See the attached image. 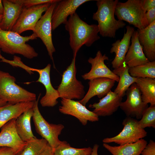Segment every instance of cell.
Returning a JSON list of instances; mask_svg holds the SVG:
<instances>
[{"label": "cell", "mask_w": 155, "mask_h": 155, "mask_svg": "<svg viewBox=\"0 0 155 155\" xmlns=\"http://www.w3.org/2000/svg\"><path fill=\"white\" fill-rule=\"evenodd\" d=\"M1 48L0 47V59H2L3 58V57L2 55H1Z\"/></svg>", "instance_id": "cell-41"}, {"label": "cell", "mask_w": 155, "mask_h": 155, "mask_svg": "<svg viewBox=\"0 0 155 155\" xmlns=\"http://www.w3.org/2000/svg\"><path fill=\"white\" fill-rule=\"evenodd\" d=\"M53 150L54 155H90L92 148L90 147L74 148L71 146L67 142L64 141Z\"/></svg>", "instance_id": "cell-30"}, {"label": "cell", "mask_w": 155, "mask_h": 155, "mask_svg": "<svg viewBox=\"0 0 155 155\" xmlns=\"http://www.w3.org/2000/svg\"><path fill=\"white\" fill-rule=\"evenodd\" d=\"M22 150L6 147H0V155H17Z\"/></svg>", "instance_id": "cell-34"}, {"label": "cell", "mask_w": 155, "mask_h": 155, "mask_svg": "<svg viewBox=\"0 0 155 155\" xmlns=\"http://www.w3.org/2000/svg\"><path fill=\"white\" fill-rule=\"evenodd\" d=\"M129 68L124 62L120 67L112 71L119 77L118 84L114 92L122 97L125 95L126 91L131 85L135 82L137 78L130 75Z\"/></svg>", "instance_id": "cell-26"}, {"label": "cell", "mask_w": 155, "mask_h": 155, "mask_svg": "<svg viewBox=\"0 0 155 155\" xmlns=\"http://www.w3.org/2000/svg\"><path fill=\"white\" fill-rule=\"evenodd\" d=\"M40 95V94L37 100L35 101L33 108L32 119L36 132L47 141L53 150L62 142V141L59 140V136L64 129V126L61 124L49 123L44 118L38 107Z\"/></svg>", "instance_id": "cell-7"}, {"label": "cell", "mask_w": 155, "mask_h": 155, "mask_svg": "<svg viewBox=\"0 0 155 155\" xmlns=\"http://www.w3.org/2000/svg\"><path fill=\"white\" fill-rule=\"evenodd\" d=\"M57 2L50 4L44 13L38 21L33 31L37 38H40L45 46L55 68V67L53 54L55 52V49L52 39L51 17L54 9Z\"/></svg>", "instance_id": "cell-9"}, {"label": "cell", "mask_w": 155, "mask_h": 155, "mask_svg": "<svg viewBox=\"0 0 155 155\" xmlns=\"http://www.w3.org/2000/svg\"><path fill=\"white\" fill-rule=\"evenodd\" d=\"M126 31L124 33L121 40H118L112 44L110 52L115 53V57L111 62L112 67L116 69L124 63L125 57L130 46L132 34L135 30L134 28L130 26L126 27Z\"/></svg>", "instance_id": "cell-18"}, {"label": "cell", "mask_w": 155, "mask_h": 155, "mask_svg": "<svg viewBox=\"0 0 155 155\" xmlns=\"http://www.w3.org/2000/svg\"><path fill=\"white\" fill-rule=\"evenodd\" d=\"M131 44L126 55L124 62L129 68L148 63L138 39L137 30H134L131 39Z\"/></svg>", "instance_id": "cell-21"}, {"label": "cell", "mask_w": 155, "mask_h": 155, "mask_svg": "<svg viewBox=\"0 0 155 155\" xmlns=\"http://www.w3.org/2000/svg\"><path fill=\"white\" fill-rule=\"evenodd\" d=\"M37 38L34 33L29 36H22L16 32L0 28L1 50L9 54H20L30 59L37 57L38 54L34 48L26 43Z\"/></svg>", "instance_id": "cell-3"}, {"label": "cell", "mask_w": 155, "mask_h": 155, "mask_svg": "<svg viewBox=\"0 0 155 155\" xmlns=\"http://www.w3.org/2000/svg\"><path fill=\"white\" fill-rule=\"evenodd\" d=\"M108 60L105 54L102 55L100 51H98L94 58L90 57L88 62L91 65L90 71L82 75L85 80L99 78H110L118 82L119 77L115 74L105 64L104 61Z\"/></svg>", "instance_id": "cell-15"}, {"label": "cell", "mask_w": 155, "mask_h": 155, "mask_svg": "<svg viewBox=\"0 0 155 155\" xmlns=\"http://www.w3.org/2000/svg\"><path fill=\"white\" fill-rule=\"evenodd\" d=\"M96 11L92 18L97 21L99 33L102 36L115 38L117 31L126 25L123 21L117 20L115 13L118 0H98Z\"/></svg>", "instance_id": "cell-2"}, {"label": "cell", "mask_w": 155, "mask_h": 155, "mask_svg": "<svg viewBox=\"0 0 155 155\" xmlns=\"http://www.w3.org/2000/svg\"><path fill=\"white\" fill-rule=\"evenodd\" d=\"M60 0H10L14 3L22 4L23 7H28L34 6L57 2Z\"/></svg>", "instance_id": "cell-32"}, {"label": "cell", "mask_w": 155, "mask_h": 155, "mask_svg": "<svg viewBox=\"0 0 155 155\" xmlns=\"http://www.w3.org/2000/svg\"><path fill=\"white\" fill-rule=\"evenodd\" d=\"M89 80V88L87 93L82 99L79 101L84 106L95 96L101 98L106 96L111 90L116 82L106 78H97Z\"/></svg>", "instance_id": "cell-16"}, {"label": "cell", "mask_w": 155, "mask_h": 155, "mask_svg": "<svg viewBox=\"0 0 155 155\" xmlns=\"http://www.w3.org/2000/svg\"><path fill=\"white\" fill-rule=\"evenodd\" d=\"M146 18L149 25L155 21V7L147 11L146 13Z\"/></svg>", "instance_id": "cell-35"}, {"label": "cell", "mask_w": 155, "mask_h": 155, "mask_svg": "<svg viewBox=\"0 0 155 155\" xmlns=\"http://www.w3.org/2000/svg\"><path fill=\"white\" fill-rule=\"evenodd\" d=\"M155 7V0H144L143 8L146 12Z\"/></svg>", "instance_id": "cell-36"}, {"label": "cell", "mask_w": 155, "mask_h": 155, "mask_svg": "<svg viewBox=\"0 0 155 155\" xmlns=\"http://www.w3.org/2000/svg\"><path fill=\"white\" fill-rule=\"evenodd\" d=\"M3 15H0V22L1 21L3 18Z\"/></svg>", "instance_id": "cell-42"}, {"label": "cell", "mask_w": 155, "mask_h": 155, "mask_svg": "<svg viewBox=\"0 0 155 155\" xmlns=\"http://www.w3.org/2000/svg\"><path fill=\"white\" fill-rule=\"evenodd\" d=\"M7 103L0 99V106H2L6 105Z\"/></svg>", "instance_id": "cell-40"}, {"label": "cell", "mask_w": 155, "mask_h": 155, "mask_svg": "<svg viewBox=\"0 0 155 155\" xmlns=\"http://www.w3.org/2000/svg\"><path fill=\"white\" fill-rule=\"evenodd\" d=\"M138 121L133 118L127 117L123 121V128L117 135L111 137H106L102 140L104 143L114 142L119 145L136 142L147 135L144 129L140 127Z\"/></svg>", "instance_id": "cell-8"}, {"label": "cell", "mask_w": 155, "mask_h": 155, "mask_svg": "<svg viewBox=\"0 0 155 155\" xmlns=\"http://www.w3.org/2000/svg\"><path fill=\"white\" fill-rule=\"evenodd\" d=\"M15 78L0 70V99L10 104L36 100V95L15 83Z\"/></svg>", "instance_id": "cell-4"}, {"label": "cell", "mask_w": 155, "mask_h": 155, "mask_svg": "<svg viewBox=\"0 0 155 155\" xmlns=\"http://www.w3.org/2000/svg\"><path fill=\"white\" fill-rule=\"evenodd\" d=\"M16 119H13L1 128L0 132V147H6L22 150L26 142L18 135L15 127Z\"/></svg>", "instance_id": "cell-19"}, {"label": "cell", "mask_w": 155, "mask_h": 155, "mask_svg": "<svg viewBox=\"0 0 155 155\" xmlns=\"http://www.w3.org/2000/svg\"><path fill=\"white\" fill-rule=\"evenodd\" d=\"M143 3L144 0H128L124 3L119 1L115 15L118 20L126 21L137 29H144L149 24L143 8Z\"/></svg>", "instance_id": "cell-5"}, {"label": "cell", "mask_w": 155, "mask_h": 155, "mask_svg": "<svg viewBox=\"0 0 155 155\" xmlns=\"http://www.w3.org/2000/svg\"><path fill=\"white\" fill-rule=\"evenodd\" d=\"M75 58H73L70 65L63 71L57 90L59 98L81 100L84 97V87L76 78Z\"/></svg>", "instance_id": "cell-6"}, {"label": "cell", "mask_w": 155, "mask_h": 155, "mask_svg": "<svg viewBox=\"0 0 155 155\" xmlns=\"http://www.w3.org/2000/svg\"><path fill=\"white\" fill-rule=\"evenodd\" d=\"M141 155H155V142L152 140H150L141 151Z\"/></svg>", "instance_id": "cell-33"}, {"label": "cell", "mask_w": 155, "mask_h": 155, "mask_svg": "<svg viewBox=\"0 0 155 155\" xmlns=\"http://www.w3.org/2000/svg\"><path fill=\"white\" fill-rule=\"evenodd\" d=\"M51 67V64L49 63L42 69L30 68V71L38 73L39 78L36 82L42 83L46 89L45 95L40 100L41 105L44 107L54 106L58 104L57 99L59 98L57 90L53 88L51 83L50 75Z\"/></svg>", "instance_id": "cell-14"}, {"label": "cell", "mask_w": 155, "mask_h": 155, "mask_svg": "<svg viewBox=\"0 0 155 155\" xmlns=\"http://www.w3.org/2000/svg\"><path fill=\"white\" fill-rule=\"evenodd\" d=\"M122 98L111 90L98 102L90 104L89 107L94 108L92 111L98 117L110 116L120 107Z\"/></svg>", "instance_id": "cell-17"}, {"label": "cell", "mask_w": 155, "mask_h": 155, "mask_svg": "<svg viewBox=\"0 0 155 155\" xmlns=\"http://www.w3.org/2000/svg\"><path fill=\"white\" fill-rule=\"evenodd\" d=\"M51 4L23 7L18 20L11 31L20 34L28 30L33 31L42 13L46 11Z\"/></svg>", "instance_id": "cell-10"}, {"label": "cell", "mask_w": 155, "mask_h": 155, "mask_svg": "<svg viewBox=\"0 0 155 155\" xmlns=\"http://www.w3.org/2000/svg\"><path fill=\"white\" fill-rule=\"evenodd\" d=\"M34 101L7 104L0 106V128L10 120L16 119L26 111L33 108Z\"/></svg>", "instance_id": "cell-23"}, {"label": "cell", "mask_w": 155, "mask_h": 155, "mask_svg": "<svg viewBox=\"0 0 155 155\" xmlns=\"http://www.w3.org/2000/svg\"><path fill=\"white\" fill-rule=\"evenodd\" d=\"M40 155H54L53 149L48 144Z\"/></svg>", "instance_id": "cell-37"}, {"label": "cell", "mask_w": 155, "mask_h": 155, "mask_svg": "<svg viewBox=\"0 0 155 155\" xmlns=\"http://www.w3.org/2000/svg\"><path fill=\"white\" fill-rule=\"evenodd\" d=\"M135 83L140 90L143 101L150 106H155V79L137 78Z\"/></svg>", "instance_id": "cell-27"}, {"label": "cell", "mask_w": 155, "mask_h": 155, "mask_svg": "<svg viewBox=\"0 0 155 155\" xmlns=\"http://www.w3.org/2000/svg\"><path fill=\"white\" fill-rule=\"evenodd\" d=\"M59 111L63 114L73 116L78 119L83 125L88 121H98V116L93 111L88 109L79 101L65 98H61Z\"/></svg>", "instance_id": "cell-12"}, {"label": "cell", "mask_w": 155, "mask_h": 155, "mask_svg": "<svg viewBox=\"0 0 155 155\" xmlns=\"http://www.w3.org/2000/svg\"><path fill=\"white\" fill-rule=\"evenodd\" d=\"M137 31L139 41L146 57L150 61H155V21Z\"/></svg>", "instance_id": "cell-20"}, {"label": "cell", "mask_w": 155, "mask_h": 155, "mask_svg": "<svg viewBox=\"0 0 155 155\" xmlns=\"http://www.w3.org/2000/svg\"><path fill=\"white\" fill-rule=\"evenodd\" d=\"M138 124L141 128L146 127L155 128V106H150L144 111Z\"/></svg>", "instance_id": "cell-31"}, {"label": "cell", "mask_w": 155, "mask_h": 155, "mask_svg": "<svg viewBox=\"0 0 155 155\" xmlns=\"http://www.w3.org/2000/svg\"><path fill=\"white\" fill-rule=\"evenodd\" d=\"M65 29L69 35V45L73 53V58L81 47L90 46L100 37L97 25H89L82 20L75 12L69 16L65 24Z\"/></svg>", "instance_id": "cell-1"}, {"label": "cell", "mask_w": 155, "mask_h": 155, "mask_svg": "<svg viewBox=\"0 0 155 155\" xmlns=\"http://www.w3.org/2000/svg\"><path fill=\"white\" fill-rule=\"evenodd\" d=\"M147 144V142L142 139L134 143L118 146H112L104 143L103 146L113 155H140L141 151Z\"/></svg>", "instance_id": "cell-24"}, {"label": "cell", "mask_w": 155, "mask_h": 155, "mask_svg": "<svg viewBox=\"0 0 155 155\" xmlns=\"http://www.w3.org/2000/svg\"><path fill=\"white\" fill-rule=\"evenodd\" d=\"M4 7L2 0H0V15H3Z\"/></svg>", "instance_id": "cell-39"}, {"label": "cell", "mask_w": 155, "mask_h": 155, "mask_svg": "<svg viewBox=\"0 0 155 155\" xmlns=\"http://www.w3.org/2000/svg\"><path fill=\"white\" fill-rule=\"evenodd\" d=\"M127 99L121 102L120 107L127 117L141 119L145 110L148 107L142 100L141 92L136 84H133L125 92Z\"/></svg>", "instance_id": "cell-11"}, {"label": "cell", "mask_w": 155, "mask_h": 155, "mask_svg": "<svg viewBox=\"0 0 155 155\" xmlns=\"http://www.w3.org/2000/svg\"><path fill=\"white\" fill-rule=\"evenodd\" d=\"M48 144L45 139L35 137L26 142L22 149L17 155H40Z\"/></svg>", "instance_id": "cell-28"}, {"label": "cell", "mask_w": 155, "mask_h": 155, "mask_svg": "<svg viewBox=\"0 0 155 155\" xmlns=\"http://www.w3.org/2000/svg\"><path fill=\"white\" fill-rule=\"evenodd\" d=\"M99 147V146L98 144H94L92 148V152L90 155H98V151Z\"/></svg>", "instance_id": "cell-38"}, {"label": "cell", "mask_w": 155, "mask_h": 155, "mask_svg": "<svg viewBox=\"0 0 155 155\" xmlns=\"http://www.w3.org/2000/svg\"><path fill=\"white\" fill-rule=\"evenodd\" d=\"M33 113L32 108L24 112L16 120V131L21 139L24 142L35 137L32 132L31 125V119Z\"/></svg>", "instance_id": "cell-25"}, {"label": "cell", "mask_w": 155, "mask_h": 155, "mask_svg": "<svg viewBox=\"0 0 155 155\" xmlns=\"http://www.w3.org/2000/svg\"><path fill=\"white\" fill-rule=\"evenodd\" d=\"M4 7L3 18L0 22V28L11 31L18 20L23 8V5L9 0H2Z\"/></svg>", "instance_id": "cell-22"}, {"label": "cell", "mask_w": 155, "mask_h": 155, "mask_svg": "<svg viewBox=\"0 0 155 155\" xmlns=\"http://www.w3.org/2000/svg\"><path fill=\"white\" fill-rule=\"evenodd\" d=\"M91 0H63L57 3L51 17L52 31L62 24H65L67 18L75 12L78 8Z\"/></svg>", "instance_id": "cell-13"}, {"label": "cell", "mask_w": 155, "mask_h": 155, "mask_svg": "<svg viewBox=\"0 0 155 155\" xmlns=\"http://www.w3.org/2000/svg\"><path fill=\"white\" fill-rule=\"evenodd\" d=\"M128 71L133 78L155 79V61L129 68Z\"/></svg>", "instance_id": "cell-29"}]
</instances>
